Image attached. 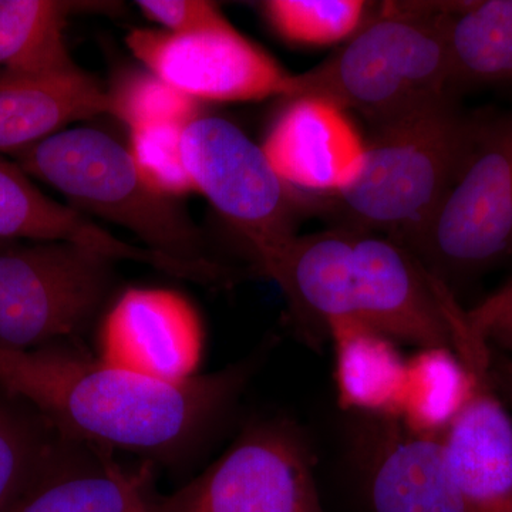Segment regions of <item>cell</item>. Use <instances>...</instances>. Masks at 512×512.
Segmentation results:
<instances>
[{
  "label": "cell",
  "mask_w": 512,
  "mask_h": 512,
  "mask_svg": "<svg viewBox=\"0 0 512 512\" xmlns=\"http://www.w3.org/2000/svg\"><path fill=\"white\" fill-rule=\"evenodd\" d=\"M99 357L137 375L180 383L198 376L205 333L200 313L180 292L130 288L101 322Z\"/></svg>",
  "instance_id": "cell-13"
},
{
  "label": "cell",
  "mask_w": 512,
  "mask_h": 512,
  "mask_svg": "<svg viewBox=\"0 0 512 512\" xmlns=\"http://www.w3.org/2000/svg\"><path fill=\"white\" fill-rule=\"evenodd\" d=\"M446 30L453 86L512 83V0L466 2Z\"/></svg>",
  "instance_id": "cell-20"
},
{
  "label": "cell",
  "mask_w": 512,
  "mask_h": 512,
  "mask_svg": "<svg viewBox=\"0 0 512 512\" xmlns=\"http://www.w3.org/2000/svg\"><path fill=\"white\" fill-rule=\"evenodd\" d=\"M441 302L454 352L470 373L466 402L443 437L451 476L464 512H512V416L491 383L490 346L453 293Z\"/></svg>",
  "instance_id": "cell-10"
},
{
  "label": "cell",
  "mask_w": 512,
  "mask_h": 512,
  "mask_svg": "<svg viewBox=\"0 0 512 512\" xmlns=\"http://www.w3.org/2000/svg\"><path fill=\"white\" fill-rule=\"evenodd\" d=\"M113 259L69 242L0 239V349L82 333L109 298Z\"/></svg>",
  "instance_id": "cell-7"
},
{
  "label": "cell",
  "mask_w": 512,
  "mask_h": 512,
  "mask_svg": "<svg viewBox=\"0 0 512 512\" xmlns=\"http://www.w3.org/2000/svg\"><path fill=\"white\" fill-rule=\"evenodd\" d=\"M470 390V373L450 348L419 349L406 359L399 419L427 436H444Z\"/></svg>",
  "instance_id": "cell-21"
},
{
  "label": "cell",
  "mask_w": 512,
  "mask_h": 512,
  "mask_svg": "<svg viewBox=\"0 0 512 512\" xmlns=\"http://www.w3.org/2000/svg\"><path fill=\"white\" fill-rule=\"evenodd\" d=\"M137 6L148 20L173 35H194L229 23L215 3L204 0H140Z\"/></svg>",
  "instance_id": "cell-26"
},
{
  "label": "cell",
  "mask_w": 512,
  "mask_h": 512,
  "mask_svg": "<svg viewBox=\"0 0 512 512\" xmlns=\"http://www.w3.org/2000/svg\"><path fill=\"white\" fill-rule=\"evenodd\" d=\"M474 332L497 350H512V281L466 311Z\"/></svg>",
  "instance_id": "cell-27"
},
{
  "label": "cell",
  "mask_w": 512,
  "mask_h": 512,
  "mask_svg": "<svg viewBox=\"0 0 512 512\" xmlns=\"http://www.w3.org/2000/svg\"><path fill=\"white\" fill-rule=\"evenodd\" d=\"M338 403L348 414L400 417L406 359L396 340L365 323L330 320Z\"/></svg>",
  "instance_id": "cell-18"
},
{
  "label": "cell",
  "mask_w": 512,
  "mask_h": 512,
  "mask_svg": "<svg viewBox=\"0 0 512 512\" xmlns=\"http://www.w3.org/2000/svg\"><path fill=\"white\" fill-rule=\"evenodd\" d=\"M110 94V114L128 128L151 123H178L188 126L200 117L198 101L174 89L156 74L127 76Z\"/></svg>",
  "instance_id": "cell-25"
},
{
  "label": "cell",
  "mask_w": 512,
  "mask_h": 512,
  "mask_svg": "<svg viewBox=\"0 0 512 512\" xmlns=\"http://www.w3.org/2000/svg\"><path fill=\"white\" fill-rule=\"evenodd\" d=\"M29 177L55 188L83 215L133 232L157 254L195 265L217 264L174 198L151 190L128 148L97 128H66L12 154Z\"/></svg>",
  "instance_id": "cell-5"
},
{
  "label": "cell",
  "mask_w": 512,
  "mask_h": 512,
  "mask_svg": "<svg viewBox=\"0 0 512 512\" xmlns=\"http://www.w3.org/2000/svg\"><path fill=\"white\" fill-rule=\"evenodd\" d=\"M453 97L382 126L366 140L359 177L345 190L325 197L326 208L342 224L406 244L439 210L473 133Z\"/></svg>",
  "instance_id": "cell-4"
},
{
  "label": "cell",
  "mask_w": 512,
  "mask_h": 512,
  "mask_svg": "<svg viewBox=\"0 0 512 512\" xmlns=\"http://www.w3.org/2000/svg\"><path fill=\"white\" fill-rule=\"evenodd\" d=\"M261 147L292 190L325 198L359 177L366 140L346 111L329 101L299 97L275 121Z\"/></svg>",
  "instance_id": "cell-14"
},
{
  "label": "cell",
  "mask_w": 512,
  "mask_h": 512,
  "mask_svg": "<svg viewBox=\"0 0 512 512\" xmlns=\"http://www.w3.org/2000/svg\"><path fill=\"white\" fill-rule=\"evenodd\" d=\"M403 247L450 289L512 255V113L474 119L456 181Z\"/></svg>",
  "instance_id": "cell-6"
},
{
  "label": "cell",
  "mask_w": 512,
  "mask_h": 512,
  "mask_svg": "<svg viewBox=\"0 0 512 512\" xmlns=\"http://www.w3.org/2000/svg\"><path fill=\"white\" fill-rule=\"evenodd\" d=\"M256 271L274 279L309 342L330 320L365 323L417 349L450 348L437 279L393 239L335 227L296 235Z\"/></svg>",
  "instance_id": "cell-2"
},
{
  "label": "cell",
  "mask_w": 512,
  "mask_h": 512,
  "mask_svg": "<svg viewBox=\"0 0 512 512\" xmlns=\"http://www.w3.org/2000/svg\"><path fill=\"white\" fill-rule=\"evenodd\" d=\"M0 239L69 242L93 249L113 261L150 265L165 274L188 279L185 262L136 247L114 237L70 205L60 204L39 190L16 163L0 157Z\"/></svg>",
  "instance_id": "cell-15"
},
{
  "label": "cell",
  "mask_w": 512,
  "mask_h": 512,
  "mask_svg": "<svg viewBox=\"0 0 512 512\" xmlns=\"http://www.w3.org/2000/svg\"><path fill=\"white\" fill-rule=\"evenodd\" d=\"M150 471L127 474L100 448L63 439L6 512H138Z\"/></svg>",
  "instance_id": "cell-16"
},
{
  "label": "cell",
  "mask_w": 512,
  "mask_h": 512,
  "mask_svg": "<svg viewBox=\"0 0 512 512\" xmlns=\"http://www.w3.org/2000/svg\"><path fill=\"white\" fill-rule=\"evenodd\" d=\"M185 127L178 123H151L128 128V151L138 174L151 190L174 200L197 192L184 164Z\"/></svg>",
  "instance_id": "cell-24"
},
{
  "label": "cell",
  "mask_w": 512,
  "mask_h": 512,
  "mask_svg": "<svg viewBox=\"0 0 512 512\" xmlns=\"http://www.w3.org/2000/svg\"><path fill=\"white\" fill-rule=\"evenodd\" d=\"M372 3L362 0H268L262 10L271 28L299 46L348 42L372 18Z\"/></svg>",
  "instance_id": "cell-22"
},
{
  "label": "cell",
  "mask_w": 512,
  "mask_h": 512,
  "mask_svg": "<svg viewBox=\"0 0 512 512\" xmlns=\"http://www.w3.org/2000/svg\"><path fill=\"white\" fill-rule=\"evenodd\" d=\"M42 416L33 420L18 407L0 400V512L23 494L56 453L62 437Z\"/></svg>",
  "instance_id": "cell-23"
},
{
  "label": "cell",
  "mask_w": 512,
  "mask_h": 512,
  "mask_svg": "<svg viewBox=\"0 0 512 512\" xmlns=\"http://www.w3.org/2000/svg\"><path fill=\"white\" fill-rule=\"evenodd\" d=\"M458 5L387 3L325 62L293 74L289 100L329 101L376 127L450 96L446 20Z\"/></svg>",
  "instance_id": "cell-3"
},
{
  "label": "cell",
  "mask_w": 512,
  "mask_h": 512,
  "mask_svg": "<svg viewBox=\"0 0 512 512\" xmlns=\"http://www.w3.org/2000/svg\"><path fill=\"white\" fill-rule=\"evenodd\" d=\"M348 460L365 512H464L444 436L397 417L349 414Z\"/></svg>",
  "instance_id": "cell-12"
},
{
  "label": "cell",
  "mask_w": 512,
  "mask_h": 512,
  "mask_svg": "<svg viewBox=\"0 0 512 512\" xmlns=\"http://www.w3.org/2000/svg\"><path fill=\"white\" fill-rule=\"evenodd\" d=\"M315 454L291 419L252 421L204 473L150 512H326L315 477Z\"/></svg>",
  "instance_id": "cell-8"
},
{
  "label": "cell",
  "mask_w": 512,
  "mask_h": 512,
  "mask_svg": "<svg viewBox=\"0 0 512 512\" xmlns=\"http://www.w3.org/2000/svg\"><path fill=\"white\" fill-rule=\"evenodd\" d=\"M183 158L195 190L237 232L255 269L296 237V191L275 173L262 147L231 121H191L183 134Z\"/></svg>",
  "instance_id": "cell-9"
},
{
  "label": "cell",
  "mask_w": 512,
  "mask_h": 512,
  "mask_svg": "<svg viewBox=\"0 0 512 512\" xmlns=\"http://www.w3.org/2000/svg\"><path fill=\"white\" fill-rule=\"evenodd\" d=\"M259 356L180 383L106 365L77 349H0V389L63 439L157 458L180 456L225 417Z\"/></svg>",
  "instance_id": "cell-1"
},
{
  "label": "cell",
  "mask_w": 512,
  "mask_h": 512,
  "mask_svg": "<svg viewBox=\"0 0 512 512\" xmlns=\"http://www.w3.org/2000/svg\"><path fill=\"white\" fill-rule=\"evenodd\" d=\"M127 46L148 72L197 101L242 103L292 92V73L231 23L194 35L134 29Z\"/></svg>",
  "instance_id": "cell-11"
},
{
  "label": "cell",
  "mask_w": 512,
  "mask_h": 512,
  "mask_svg": "<svg viewBox=\"0 0 512 512\" xmlns=\"http://www.w3.org/2000/svg\"><path fill=\"white\" fill-rule=\"evenodd\" d=\"M82 3L0 0V82L79 69L64 42L67 18Z\"/></svg>",
  "instance_id": "cell-19"
},
{
  "label": "cell",
  "mask_w": 512,
  "mask_h": 512,
  "mask_svg": "<svg viewBox=\"0 0 512 512\" xmlns=\"http://www.w3.org/2000/svg\"><path fill=\"white\" fill-rule=\"evenodd\" d=\"M110 113L109 90L82 69L0 82V153L15 154L66 130L74 121Z\"/></svg>",
  "instance_id": "cell-17"
},
{
  "label": "cell",
  "mask_w": 512,
  "mask_h": 512,
  "mask_svg": "<svg viewBox=\"0 0 512 512\" xmlns=\"http://www.w3.org/2000/svg\"><path fill=\"white\" fill-rule=\"evenodd\" d=\"M138 512H150V511H148L147 500H146V504H144L143 507H141V510Z\"/></svg>",
  "instance_id": "cell-28"
}]
</instances>
